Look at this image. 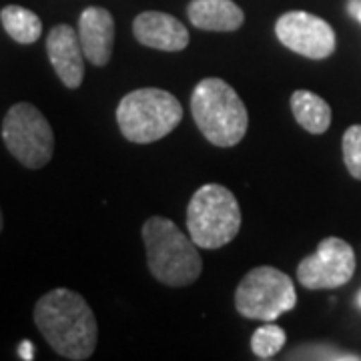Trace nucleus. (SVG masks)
I'll use <instances>...</instances> for the list:
<instances>
[{"mask_svg": "<svg viewBox=\"0 0 361 361\" xmlns=\"http://www.w3.org/2000/svg\"><path fill=\"white\" fill-rule=\"evenodd\" d=\"M78 39L90 65H109L115 44V20L106 8L89 6L78 18Z\"/></svg>", "mask_w": 361, "mask_h": 361, "instance_id": "9b49d317", "label": "nucleus"}, {"mask_svg": "<svg viewBox=\"0 0 361 361\" xmlns=\"http://www.w3.org/2000/svg\"><path fill=\"white\" fill-rule=\"evenodd\" d=\"M191 111L199 130L215 147H235L249 125L247 106L231 85L221 78H203L193 90Z\"/></svg>", "mask_w": 361, "mask_h": 361, "instance_id": "7ed1b4c3", "label": "nucleus"}, {"mask_svg": "<svg viewBox=\"0 0 361 361\" xmlns=\"http://www.w3.org/2000/svg\"><path fill=\"white\" fill-rule=\"evenodd\" d=\"M355 273V253L339 237L323 239L317 251L307 255L297 267V279L305 289H336L345 285Z\"/></svg>", "mask_w": 361, "mask_h": 361, "instance_id": "6e6552de", "label": "nucleus"}, {"mask_svg": "<svg viewBox=\"0 0 361 361\" xmlns=\"http://www.w3.org/2000/svg\"><path fill=\"white\" fill-rule=\"evenodd\" d=\"M360 305H361V295H360Z\"/></svg>", "mask_w": 361, "mask_h": 361, "instance_id": "4be33fe9", "label": "nucleus"}, {"mask_svg": "<svg viewBox=\"0 0 361 361\" xmlns=\"http://www.w3.org/2000/svg\"><path fill=\"white\" fill-rule=\"evenodd\" d=\"M297 295L291 277L275 267H255L241 279L235 307L247 319L275 322L295 307Z\"/></svg>", "mask_w": 361, "mask_h": 361, "instance_id": "423d86ee", "label": "nucleus"}, {"mask_svg": "<svg viewBox=\"0 0 361 361\" xmlns=\"http://www.w3.org/2000/svg\"><path fill=\"white\" fill-rule=\"evenodd\" d=\"M35 323L42 337L66 360H89L99 339L97 317L85 301L71 289L59 287L35 305Z\"/></svg>", "mask_w": 361, "mask_h": 361, "instance_id": "f257e3e1", "label": "nucleus"}, {"mask_svg": "<svg viewBox=\"0 0 361 361\" xmlns=\"http://www.w3.org/2000/svg\"><path fill=\"white\" fill-rule=\"evenodd\" d=\"M133 32L141 44L157 51L177 52L187 49L189 44V30L179 18L167 13H141L133 23Z\"/></svg>", "mask_w": 361, "mask_h": 361, "instance_id": "f8f14e48", "label": "nucleus"}, {"mask_svg": "<svg viewBox=\"0 0 361 361\" xmlns=\"http://www.w3.org/2000/svg\"><path fill=\"white\" fill-rule=\"evenodd\" d=\"M289 360H336V361H357L361 355L357 353H348L341 349L327 345V343H307L299 345L291 351Z\"/></svg>", "mask_w": 361, "mask_h": 361, "instance_id": "f3484780", "label": "nucleus"}, {"mask_svg": "<svg viewBox=\"0 0 361 361\" xmlns=\"http://www.w3.org/2000/svg\"><path fill=\"white\" fill-rule=\"evenodd\" d=\"M18 355H20V360H35V345H32V341H23L18 345Z\"/></svg>", "mask_w": 361, "mask_h": 361, "instance_id": "6ab92c4d", "label": "nucleus"}, {"mask_svg": "<svg viewBox=\"0 0 361 361\" xmlns=\"http://www.w3.org/2000/svg\"><path fill=\"white\" fill-rule=\"evenodd\" d=\"M47 52L51 65L66 89H78L85 78V52L75 28L59 25L47 37Z\"/></svg>", "mask_w": 361, "mask_h": 361, "instance_id": "9d476101", "label": "nucleus"}, {"mask_svg": "<svg viewBox=\"0 0 361 361\" xmlns=\"http://www.w3.org/2000/svg\"><path fill=\"white\" fill-rule=\"evenodd\" d=\"M187 229L201 249L231 243L241 229V209L235 195L215 183L197 189L187 207Z\"/></svg>", "mask_w": 361, "mask_h": 361, "instance_id": "39448f33", "label": "nucleus"}, {"mask_svg": "<svg viewBox=\"0 0 361 361\" xmlns=\"http://www.w3.org/2000/svg\"><path fill=\"white\" fill-rule=\"evenodd\" d=\"M187 14L197 28L213 32H233L245 23V14L233 0H193Z\"/></svg>", "mask_w": 361, "mask_h": 361, "instance_id": "ddd939ff", "label": "nucleus"}, {"mask_svg": "<svg viewBox=\"0 0 361 361\" xmlns=\"http://www.w3.org/2000/svg\"><path fill=\"white\" fill-rule=\"evenodd\" d=\"M2 227H4V219H2V211H0V233H2Z\"/></svg>", "mask_w": 361, "mask_h": 361, "instance_id": "412c9836", "label": "nucleus"}, {"mask_svg": "<svg viewBox=\"0 0 361 361\" xmlns=\"http://www.w3.org/2000/svg\"><path fill=\"white\" fill-rule=\"evenodd\" d=\"M183 106L171 92L161 89H139L125 94L116 109V123L130 142L161 141L177 129Z\"/></svg>", "mask_w": 361, "mask_h": 361, "instance_id": "20e7f679", "label": "nucleus"}, {"mask_svg": "<svg viewBox=\"0 0 361 361\" xmlns=\"http://www.w3.org/2000/svg\"><path fill=\"white\" fill-rule=\"evenodd\" d=\"M285 341H287V336L279 325L265 323L255 329V334L251 337V349L259 360H271L283 349Z\"/></svg>", "mask_w": 361, "mask_h": 361, "instance_id": "dca6fc26", "label": "nucleus"}, {"mask_svg": "<svg viewBox=\"0 0 361 361\" xmlns=\"http://www.w3.org/2000/svg\"><path fill=\"white\" fill-rule=\"evenodd\" d=\"M291 111L297 123L311 135H322L331 125V106L311 90H295L291 94Z\"/></svg>", "mask_w": 361, "mask_h": 361, "instance_id": "4468645a", "label": "nucleus"}, {"mask_svg": "<svg viewBox=\"0 0 361 361\" xmlns=\"http://www.w3.org/2000/svg\"><path fill=\"white\" fill-rule=\"evenodd\" d=\"M348 13L361 25V0H348Z\"/></svg>", "mask_w": 361, "mask_h": 361, "instance_id": "aec40b11", "label": "nucleus"}, {"mask_svg": "<svg viewBox=\"0 0 361 361\" xmlns=\"http://www.w3.org/2000/svg\"><path fill=\"white\" fill-rule=\"evenodd\" d=\"M343 161L349 175L361 180V125H351L343 135Z\"/></svg>", "mask_w": 361, "mask_h": 361, "instance_id": "a211bd4d", "label": "nucleus"}, {"mask_svg": "<svg viewBox=\"0 0 361 361\" xmlns=\"http://www.w3.org/2000/svg\"><path fill=\"white\" fill-rule=\"evenodd\" d=\"M147 263L157 281L169 287L195 283L203 269L199 245L171 219L151 217L142 225Z\"/></svg>", "mask_w": 361, "mask_h": 361, "instance_id": "f03ea898", "label": "nucleus"}, {"mask_svg": "<svg viewBox=\"0 0 361 361\" xmlns=\"http://www.w3.org/2000/svg\"><path fill=\"white\" fill-rule=\"evenodd\" d=\"M0 20L8 37L20 44H32L40 39L42 35V23L37 14L28 11L25 6H4L0 13Z\"/></svg>", "mask_w": 361, "mask_h": 361, "instance_id": "2eb2a0df", "label": "nucleus"}, {"mask_svg": "<svg viewBox=\"0 0 361 361\" xmlns=\"http://www.w3.org/2000/svg\"><path fill=\"white\" fill-rule=\"evenodd\" d=\"M275 35L289 51L311 61H323L336 51V32L327 20L303 11H291L279 16Z\"/></svg>", "mask_w": 361, "mask_h": 361, "instance_id": "1a4fd4ad", "label": "nucleus"}, {"mask_svg": "<svg viewBox=\"0 0 361 361\" xmlns=\"http://www.w3.org/2000/svg\"><path fill=\"white\" fill-rule=\"evenodd\" d=\"M2 141L8 153L26 169H42L54 153V133L35 104L11 106L2 123Z\"/></svg>", "mask_w": 361, "mask_h": 361, "instance_id": "0eeeda50", "label": "nucleus"}]
</instances>
